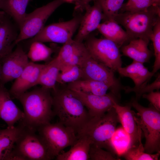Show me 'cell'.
Wrapping results in <instances>:
<instances>
[{
  "label": "cell",
  "instance_id": "cell-22",
  "mask_svg": "<svg viewBox=\"0 0 160 160\" xmlns=\"http://www.w3.org/2000/svg\"><path fill=\"white\" fill-rule=\"evenodd\" d=\"M149 42V41L140 38L133 39L122 46L121 51L123 55L133 60L143 63H147L153 54L148 47Z\"/></svg>",
  "mask_w": 160,
  "mask_h": 160
},
{
  "label": "cell",
  "instance_id": "cell-35",
  "mask_svg": "<svg viewBox=\"0 0 160 160\" xmlns=\"http://www.w3.org/2000/svg\"><path fill=\"white\" fill-rule=\"evenodd\" d=\"M160 89V74L159 73L154 81L151 84H147L137 89H134L129 86L124 87L123 90L126 93L134 92L135 94V98L138 100L143 95L153 91L155 90L158 91Z\"/></svg>",
  "mask_w": 160,
  "mask_h": 160
},
{
  "label": "cell",
  "instance_id": "cell-20",
  "mask_svg": "<svg viewBox=\"0 0 160 160\" xmlns=\"http://www.w3.org/2000/svg\"><path fill=\"white\" fill-rule=\"evenodd\" d=\"M25 129L19 124L12 128L0 129V160H17L13 150Z\"/></svg>",
  "mask_w": 160,
  "mask_h": 160
},
{
  "label": "cell",
  "instance_id": "cell-29",
  "mask_svg": "<svg viewBox=\"0 0 160 160\" xmlns=\"http://www.w3.org/2000/svg\"><path fill=\"white\" fill-rule=\"evenodd\" d=\"M54 52L53 48L47 46L43 43L34 41L30 45L27 55L32 62L46 61L50 59Z\"/></svg>",
  "mask_w": 160,
  "mask_h": 160
},
{
  "label": "cell",
  "instance_id": "cell-15",
  "mask_svg": "<svg viewBox=\"0 0 160 160\" xmlns=\"http://www.w3.org/2000/svg\"><path fill=\"white\" fill-rule=\"evenodd\" d=\"M45 65L29 62L9 90L12 98L17 99L28 89L38 85L40 73Z\"/></svg>",
  "mask_w": 160,
  "mask_h": 160
},
{
  "label": "cell",
  "instance_id": "cell-4",
  "mask_svg": "<svg viewBox=\"0 0 160 160\" xmlns=\"http://www.w3.org/2000/svg\"><path fill=\"white\" fill-rule=\"evenodd\" d=\"M119 122L117 114L113 107L102 116L90 118L77 135L85 137L91 141V144L111 152V139Z\"/></svg>",
  "mask_w": 160,
  "mask_h": 160
},
{
  "label": "cell",
  "instance_id": "cell-11",
  "mask_svg": "<svg viewBox=\"0 0 160 160\" xmlns=\"http://www.w3.org/2000/svg\"><path fill=\"white\" fill-rule=\"evenodd\" d=\"M82 72V79L103 82L110 87V91L120 98V92L124 87L115 75V72L92 58L89 54L79 66Z\"/></svg>",
  "mask_w": 160,
  "mask_h": 160
},
{
  "label": "cell",
  "instance_id": "cell-41",
  "mask_svg": "<svg viewBox=\"0 0 160 160\" xmlns=\"http://www.w3.org/2000/svg\"><path fill=\"white\" fill-rule=\"evenodd\" d=\"M1 75V63H0V77Z\"/></svg>",
  "mask_w": 160,
  "mask_h": 160
},
{
  "label": "cell",
  "instance_id": "cell-26",
  "mask_svg": "<svg viewBox=\"0 0 160 160\" xmlns=\"http://www.w3.org/2000/svg\"><path fill=\"white\" fill-rule=\"evenodd\" d=\"M66 86L71 89L99 95L106 94L110 89L109 86L103 82L89 79H80L68 84Z\"/></svg>",
  "mask_w": 160,
  "mask_h": 160
},
{
  "label": "cell",
  "instance_id": "cell-43",
  "mask_svg": "<svg viewBox=\"0 0 160 160\" xmlns=\"http://www.w3.org/2000/svg\"><path fill=\"white\" fill-rule=\"evenodd\" d=\"M1 0H0V4H1Z\"/></svg>",
  "mask_w": 160,
  "mask_h": 160
},
{
  "label": "cell",
  "instance_id": "cell-13",
  "mask_svg": "<svg viewBox=\"0 0 160 160\" xmlns=\"http://www.w3.org/2000/svg\"><path fill=\"white\" fill-rule=\"evenodd\" d=\"M71 90L83 103L87 110L90 118L103 115L113 108L115 103H119L120 99L111 91L105 95H99Z\"/></svg>",
  "mask_w": 160,
  "mask_h": 160
},
{
  "label": "cell",
  "instance_id": "cell-42",
  "mask_svg": "<svg viewBox=\"0 0 160 160\" xmlns=\"http://www.w3.org/2000/svg\"><path fill=\"white\" fill-rule=\"evenodd\" d=\"M4 12L2 11H0V15L4 13Z\"/></svg>",
  "mask_w": 160,
  "mask_h": 160
},
{
  "label": "cell",
  "instance_id": "cell-23",
  "mask_svg": "<svg viewBox=\"0 0 160 160\" xmlns=\"http://www.w3.org/2000/svg\"><path fill=\"white\" fill-rule=\"evenodd\" d=\"M97 29L104 38L115 43L119 48L130 41L126 31L114 20L103 21Z\"/></svg>",
  "mask_w": 160,
  "mask_h": 160
},
{
  "label": "cell",
  "instance_id": "cell-8",
  "mask_svg": "<svg viewBox=\"0 0 160 160\" xmlns=\"http://www.w3.org/2000/svg\"><path fill=\"white\" fill-rule=\"evenodd\" d=\"M35 132L25 127L16 142L13 150L17 160L53 159L43 140Z\"/></svg>",
  "mask_w": 160,
  "mask_h": 160
},
{
  "label": "cell",
  "instance_id": "cell-10",
  "mask_svg": "<svg viewBox=\"0 0 160 160\" xmlns=\"http://www.w3.org/2000/svg\"><path fill=\"white\" fill-rule=\"evenodd\" d=\"M82 15L77 14L69 20L44 26L37 35L28 41V44L34 41L64 44L72 39L78 29Z\"/></svg>",
  "mask_w": 160,
  "mask_h": 160
},
{
  "label": "cell",
  "instance_id": "cell-2",
  "mask_svg": "<svg viewBox=\"0 0 160 160\" xmlns=\"http://www.w3.org/2000/svg\"><path fill=\"white\" fill-rule=\"evenodd\" d=\"M51 90L52 109L59 122L73 129L77 133L90 119L83 103L66 85Z\"/></svg>",
  "mask_w": 160,
  "mask_h": 160
},
{
  "label": "cell",
  "instance_id": "cell-27",
  "mask_svg": "<svg viewBox=\"0 0 160 160\" xmlns=\"http://www.w3.org/2000/svg\"><path fill=\"white\" fill-rule=\"evenodd\" d=\"M60 72V63L56 57L49 61L42 69L38 84L50 90H55L58 74Z\"/></svg>",
  "mask_w": 160,
  "mask_h": 160
},
{
  "label": "cell",
  "instance_id": "cell-32",
  "mask_svg": "<svg viewBox=\"0 0 160 160\" xmlns=\"http://www.w3.org/2000/svg\"><path fill=\"white\" fill-rule=\"evenodd\" d=\"M152 41L155 60L151 72L153 75L160 68V19L154 25L150 37Z\"/></svg>",
  "mask_w": 160,
  "mask_h": 160
},
{
  "label": "cell",
  "instance_id": "cell-30",
  "mask_svg": "<svg viewBox=\"0 0 160 160\" xmlns=\"http://www.w3.org/2000/svg\"><path fill=\"white\" fill-rule=\"evenodd\" d=\"M112 153L121 155L130 146L129 137L123 128L116 130L111 140Z\"/></svg>",
  "mask_w": 160,
  "mask_h": 160
},
{
  "label": "cell",
  "instance_id": "cell-12",
  "mask_svg": "<svg viewBox=\"0 0 160 160\" xmlns=\"http://www.w3.org/2000/svg\"><path fill=\"white\" fill-rule=\"evenodd\" d=\"M22 46L17 44L15 49L0 60V83H6L17 79L29 61Z\"/></svg>",
  "mask_w": 160,
  "mask_h": 160
},
{
  "label": "cell",
  "instance_id": "cell-1",
  "mask_svg": "<svg viewBox=\"0 0 160 160\" xmlns=\"http://www.w3.org/2000/svg\"><path fill=\"white\" fill-rule=\"evenodd\" d=\"M17 99L22 105L24 114L20 124L26 128L36 132L50 123L55 115L51 90L41 86L27 91Z\"/></svg>",
  "mask_w": 160,
  "mask_h": 160
},
{
  "label": "cell",
  "instance_id": "cell-36",
  "mask_svg": "<svg viewBox=\"0 0 160 160\" xmlns=\"http://www.w3.org/2000/svg\"><path fill=\"white\" fill-rule=\"evenodd\" d=\"M89 160H119L114 156L111 152L105 151L96 145L91 144L89 151Z\"/></svg>",
  "mask_w": 160,
  "mask_h": 160
},
{
  "label": "cell",
  "instance_id": "cell-14",
  "mask_svg": "<svg viewBox=\"0 0 160 160\" xmlns=\"http://www.w3.org/2000/svg\"><path fill=\"white\" fill-rule=\"evenodd\" d=\"M89 55L84 43L72 39L63 44L56 57L63 72L75 66H79L84 59Z\"/></svg>",
  "mask_w": 160,
  "mask_h": 160
},
{
  "label": "cell",
  "instance_id": "cell-39",
  "mask_svg": "<svg viewBox=\"0 0 160 160\" xmlns=\"http://www.w3.org/2000/svg\"><path fill=\"white\" fill-rule=\"evenodd\" d=\"M64 3L67 2L68 3H76L78 0H61Z\"/></svg>",
  "mask_w": 160,
  "mask_h": 160
},
{
  "label": "cell",
  "instance_id": "cell-24",
  "mask_svg": "<svg viewBox=\"0 0 160 160\" xmlns=\"http://www.w3.org/2000/svg\"><path fill=\"white\" fill-rule=\"evenodd\" d=\"M67 152L61 151L56 156L57 160H89V151L91 141L86 137L81 136Z\"/></svg>",
  "mask_w": 160,
  "mask_h": 160
},
{
  "label": "cell",
  "instance_id": "cell-17",
  "mask_svg": "<svg viewBox=\"0 0 160 160\" xmlns=\"http://www.w3.org/2000/svg\"><path fill=\"white\" fill-rule=\"evenodd\" d=\"M19 28L4 12L0 15V60L11 52L15 46Z\"/></svg>",
  "mask_w": 160,
  "mask_h": 160
},
{
  "label": "cell",
  "instance_id": "cell-33",
  "mask_svg": "<svg viewBox=\"0 0 160 160\" xmlns=\"http://www.w3.org/2000/svg\"><path fill=\"white\" fill-rule=\"evenodd\" d=\"M154 4L157 5L152 0H128L126 3L123 4L119 13L143 11Z\"/></svg>",
  "mask_w": 160,
  "mask_h": 160
},
{
  "label": "cell",
  "instance_id": "cell-3",
  "mask_svg": "<svg viewBox=\"0 0 160 160\" xmlns=\"http://www.w3.org/2000/svg\"><path fill=\"white\" fill-rule=\"evenodd\" d=\"M160 6L153 5L136 12L119 13L114 20L125 29L130 41L140 38L150 41L153 28L160 19Z\"/></svg>",
  "mask_w": 160,
  "mask_h": 160
},
{
  "label": "cell",
  "instance_id": "cell-25",
  "mask_svg": "<svg viewBox=\"0 0 160 160\" xmlns=\"http://www.w3.org/2000/svg\"><path fill=\"white\" fill-rule=\"evenodd\" d=\"M30 0H1L0 9L12 18L19 28L27 13L26 10Z\"/></svg>",
  "mask_w": 160,
  "mask_h": 160
},
{
  "label": "cell",
  "instance_id": "cell-6",
  "mask_svg": "<svg viewBox=\"0 0 160 160\" xmlns=\"http://www.w3.org/2000/svg\"><path fill=\"white\" fill-rule=\"evenodd\" d=\"M37 131L53 159L64 148L72 145L78 139L74 130L59 122L44 125Z\"/></svg>",
  "mask_w": 160,
  "mask_h": 160
},
{
  "label": "cell",
  "instance_id": "cell-7",
  "mask_svg": "<svg viewBox=\"0 0 160 160\" xmlns=\"http://www.w3.org/2000/svg\"><path fill=\"white\" fill-rule=\"evenodd\" d=\"M84 43L91 56L115 72L122 67L121 55L119 47L112 41L98 38L90 35Z\"/></svg>",
  "mask_w": 160,
  "mask_h": 160
},
{
  "label": "cell",
  "instance_id": "cell-21",
  "mask_svg": "<svg viewBox=\"0 0 160 160\" xmlns=\"http://www.w3.org/2000/svg\"><path fill=\"white\" fill-rule=\"evenodd\" d=\"M143 64L133 60L130 64L119 68L117 72L121 76L127 77L132 79L135 84L133 88H138L147 84L153 76Z\"/></svg>",
  "mask_w": 160,
  "mask_h": 160
},
{
  "label": "cell",
  "instance_id": "cell-19",
  "mask_svg": "<svg viewBox=\"0 0 160 160\" xmlns=\"http://www.w3.org/2000/svg\"><path fill=\"white\" fill-rule=\"evenodd\" d=\"M4 85L0 83V118L6 123L7 127L12 128L23 118L24 114L12 100Z\"/></svg>",
  "mask_w": 160,
  "mask_h": 160
},
{
  "label": "cell",
  "instance_id": "cell-38",
  "mask_svg": "<svg viewBox=\"0 0 160 160\" xmlns=\"http://www.w3.org/2000/svg\"><path fill=\"white\" fill-rule=\"evenodd\" d=\"M92 0H78L75 3V10L79 12H83Z\"/></svg>",
  "mask_w": 160,
  "mask_h": 160
},
{
  "label": "cell",
  "instance_id": "cell-28",
  "mask_svg": "<svg viewBox=\"0 0 160 160\" xmlns=\"http://www.w3.org/2000/svg\"><path fill=\"white\" fill-rule=\"evenodd\" d=\"M142 134L140 135L138 144L129 148L121 155L127 160H158L160 155V151L155 154H150L145 151L141 140Z\"/></svg>",
  "mask_w": 160,
  "mask_h": 160
},
{
  "label": "cell",
  "instance_id": "cell-9",
  "mask_svg": "<svg viewBox=\"0 0 160 160\" xmlns=\"http://www.w3.org/2000/svg\"><path fill=\"white\" fill-rule=\"evenodd\" d=\"M64 2L61 0H54L47 4L26 14L19 28L20 31L15 44L31 39L37 35L44 28L49 17Z\"/></svg>",
  "mask_w": 160,
  "mask_h": 160
},
{
  "label": "cell",
  "instance_id": "cell-16",
  "mask_svg": "<svg viewBox=\"0 0 160 160\" xmlns=\"http://www.w3.org/2000/svg\"><path fill=\"white\" fill-rule=\"evenodd\" d=\"M84 11L85 12L82 15L77 33L74 39L81 42H83L93 31L97 29L103 19L101 8L96 2L94 1L92 6L89 5Z\"/></svg>",
  "mask_w": 160,
  "mask_h": 160
},
{
  "label": "cell",
  "instance_id": "cell-37",
  "mask_svg": "<svg viewBox=\"0 0 160 160\" xmlns=\"http://www.w3.org/2000/svg\"><path fill=\"white\" fill-rule=\"evenodd\" d=\"M142 96L148 100L155 109L160 111V92L157 91L144 94Z\"/></svg>",
  "mask_w": 160,
  "mask_h": 160
},
{
  "label": "cell",
  "instance_id": "cell-31",
  "mask_svg": "<svg viewBox=\"0 0 160 160\" xmlns=\"http://www.w3.org/2000/svg\"><path fill=\"white\" fill-rule=\"evenodd\" d=\"M124 0H94L100 7L103 15V21L114 20L118 14Z\"/></svg>",
  "mask_w": 160,
  "mask_h": 160
},
{
  "label": "cell",
  "instance_id": "cell-18",
  "mask_svg": "<svg viewBox=\"0 0 160 160\" xmlns=\"http://www.w3.org/2000/svg\"><path fill=\"white\" fill-rule=\"evenodd\" d=\"M131 107L130 103L125 106H121L119 103H116L113 106L119 122L129 137L130 147L138 144L140 135L142 133L135 119V113L131 110Z\"/></svg>",
  "mask_w": 160,
  "mask_h": 160
},
{
  "label": "cell",
  "instance_id": "cell-40",
  "mask_svg": "<svg viewBox=\"0 0 160 160\" xmlns=\"http://www.w3.org/2000/svg\"><path fill=\"white\" fill-rule=\"evenodd\" d=\"M157 5H160V0H152Z\"/></svg>",
  "mask_w": 160,
  "mask_h": 160
},
{
  "label": "cell",
  "instance_id": "cell-5",
  "mask_svg": "<svg viewBox=\"0 0 160 160\" xmlns=\"http://www.w3.org/2000/svg\"><path fill=\"white\" fill-rule=\"evenodd\" d=\"M135 98L130 103L137 111L134 119L145 138V151L152 154L160 150V113L151 105L148 107L138 103Z\"/></svg>",
  "mask_w": 160,
  "mask_h": 160
},
{
  "label": "cell",
  "instance_id": "cell-34",
  "mask_svg": "<svg viewBox=\"0 0 160 160\" xmlns=\"http://www.w3.org/2000/svg\"><path fill=\"white\" fill-rule=\"evenodd\" d=\"M82 72L79 66L75 65L63 72L59 73L57 82L65 84L82 79Z\"/></svg>",
  "mask_w": 160,
  "mask_h": 160
}]
</instances>
